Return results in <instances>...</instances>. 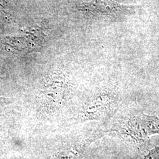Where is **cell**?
Here are the masks:
<instances>
[{"label": "cell", "instance_id": "5", "mask_svg": "<svg viewBox=\"0 0 159 159\" xmlns=\"http://www.w3.org/2000/svg\"><path fill=\"white\" fill-rule=\"evenodd\" d=\"M91 141L83 140L71 143L61 148L50 159H82L86 148Z\"/></svg>", "mask_w": 159, "mask_h": 159}, {"label": "cell", "instance_id": "2", "mask_svg": "<svg viewBox=\"0 0 159 159\" xmlns=\"http://www.w3.org/2000/svg\"><path fill=\"white\" fill-rule=\"evenodd\" d=\"M136 6L124 5L113 0H93L85 4L83 9L93 15L127 16L133 13Z\"/></svg>", "mask_w": 159, "mask_h": 159}, {"label": "cell", "instance_id": "6", "mask_svg": "<svg viewBox=\"0 0 159 159\" xmlns=\"http://www.w3.org/2000/svg\"><path fill=\"white\" fill-rule=\"evenodd\" d=\"M143 159H159V146L152 149Z\"/></svg>", "mask_w": 159, "mask_h": 159}, {"label": "cell", "instance_id": "8", "mask_svg": "<svg viewBox=\"0 0 159 159\" xmlns=\"http://www.w3.org/2000/svg\"><path fill=\"white\" fill-rule=\"evenodd\" d=\"M4 0H0V7H3V6H4Z\"/></svg>", "mask_w": 159, "mask_h": 159}, {"label": "cell", "instance_id": "4", "mask_svg": "<svg viewBox=\"0 0 159 159\" xmlns=\"http://www.w3.org/2000/svg\"><path fill=\"white\" fill-rule=\"evenodd\" d=\"M116 107V101L113 97L102 95L86 106L84 113L87 119H102L112 113Z\"/></svg>", "mask_w": 159, "mask_h": 159}, {"label": "cell", "instance_id": "1", "mask_svg": "<svg viewBox=\"0 0 159 159\" xmlns=\"http://www.w3.org/2000/svg\"><path fill=\"white\" fill-rule=\"evenodd\" d=\"M123 131L136 142L143 141L152 135L159 134V119L144 114L133 116L126 121Z\"/></svg>", "mask_w": 159, "mask_h": 159}, {"label": "cell", "instance_id": "7", "mask_svg": "<svg viewBox=\"0 0 159 159\" xmlns=\"http://www.w3.org/2000/svg\"><path fill=\"white\" fill-rule=\"evenodd\" d=\"M8 99L7 98L0 97V107H2L4 104H7L8 102Z\"/></svg>", "mask_w": 159, "mask_h": 159}, {"label": "cell", "instance_id": "3", "mask_svg": "<svg viewBox=\"0 0 159 159\" xmlns=\"http://www.w3.org/2000/svg\"><path fill=\"white\" fill-rule=\"evenodd\" d=\"M67 89L65 79L59 75L48 77L44 84L41 97L48 106H56L63 100Z\"/></svg>", "mask_w": 159, "mask_h": 159}]
</instances>
